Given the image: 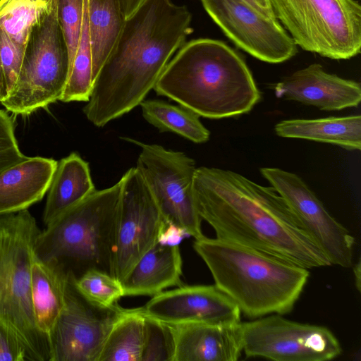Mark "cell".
<instances>
[{
    "instance_id": "obj_1",
    "label": "cell",
    "mask_w": 361,
    "mask_h": 361,
    "mask_svg": "<svg viewBox=\"0 0 361 361\" xmlns=\"http://www.w3.org/2000/svg\"><path fill=\"white\" fill-rule=\"evenodd\" d=\"M193 190L198 214L216 238L307 269L331 265L273 187L232 171L201 166Z\"/></svg>"
},
{
    "instance_id": "obj_2",
    "label": "cell",
    "mask_w": 361,
    "mask_h": 361,
    "mask_svg": "<svg viewBox=\"0 0 361 361\" xmlns=\"http://www.w3.org/2000/svg\"><path fill=\"white\" fill-rule=\"evenodd\" d=\"M187 7L171 0H146L126 18L82 109L88 121L103 127L140 105L192 32Z\"/></svg>"
},
{
    "instance_id": "obj_3",
    "label": "cell",
    "mask_w": 361,
    "mask_h": 361,
    "mask_svg": "<svg viewBox=\"0 0 361 361\" xmlns=\"http://www.w3.org/2000/svg\"><path fill=\"white\" fill-rule=\"evenodd\" d=\"M153 90L209 118L247 113L261 98L240 55L224 42L207 38L183 44Z\"/></svg>"
},
{
    "instance_id": "obj_4",
    "label": "cell",
    "mask_w": 361,
    "mask_h": 361,
    "mask_svg": "<svg viewBox=\"0 0 361 361\" xmlns=\"http://www.w3.org/2000/svg\"><path fill=\"white\" fill-rule=\"evenodd\" d=\"M193 248L214 285L250 319L290 312L310 276L307 269L217 238L195 240Z\"/></svg>"
},
{
    "instance_id": "obj_5",
    "label": "cell",
    "mask_w": 361,
    "mask_h": 361,
    "mask_svg": "<svg viewBox=\"0 0 361 361\" xmlns=\"http://www.w3.org/2000/svg\"><path fill=\"white\" fill-rule=\"evenodd\" d=\"M121 182L95 190L39 233L35 254L76 281L95 269L114 276Z\"/></svg>"
},
{
    "instance_id": "obj_6",
    "label": "cell",
    "mask_w": 361,
    "mask_h": 361,
    "mask_svg": "<svg viewBox=\"0 0 361 361\" xmlns=\"http://www.w3.org/2000/svg\"><path fill=\"white\" fill-rule=\"evenodd\" d=\"M40 231L28 209L0 216V324L30 361H49V341L36 327L31 301L30 265Z\"/></svg>"
},
{
    "instance_id": "obj_7",
    "label": "cell",
    "mask_w": 361,
    "mask_h": 361,
    "mask_svg": "<svg viewBox=\"0 0 361 361\" xmlns=\"http://www.w3.org/2000/svg\"><path fill=\"white\" fill-rule=\"evenodd\" d=\"M70 71L69 54L57 19L56 0L32 26L16 85L1 104L17 115H29L60 100Z\"/></svg>"
},
{
    "instance_id": "obj_8",
    "label": "cell",
    "mask_w": 361,
    "mask_h": 361,
    "mask_svg": "<svg viewBox=\"0 0 361 361\" xmlns=\"http://www.w3.org/2000/svg\"><path fill=\"white\" fill-rule=\"evenodd\" d=\"M274 15L302 49L348 59L361 48V6L355 0H269Z\"/></svg>"
},
{
    "instance_id": "obj_9",
    "label": "cell",
    "mask_w": 361,
    "mask_h": 361,
    "mask_svg": "<svg viewBox=\"0 0 361 361\" xmlns=\"http://www.w3.org/2000/svg\"><path fill=\"white\" fill-rule=\"evenodd\" d=\"M121 138L141 148L135 168L164 221L183 228L195 240L204 238L194 197L195 160L159 145Z\"/></svg>"
},
{
    "instance_id": "obj_10",
    "label": "cell",
    "mask_w": 361,
    "mask_h": 361,
    "mask_svg": "<svg viewBox=\"0 0 361 361\" xmlns=\"http://www.w3.org/2000/svg\"><path fill=\"white\" fill-rule=\"evenodd\" d=\"M243 351L247 357L276 361H324L342 352L326 327L288 320L271 314L241 322Z\"/></svg>"
},
{
    "instance_id": "obj_11",
    "label": "cell",
    "mask_w": 361,
    "mask_h": 361,
    "mask_svg": "<svg viewBox=\"0 0 361 361\" xmlns=\"http://www.w3.org/2000/svg\"><path fill=\"white\" fill-rule=\"evenodd\" d=\"M128 309L97 304L68 281L65 304L49 336V361H98L115 322Z\"/></svg>"
},
{
    "instance_id": "obj_12",
    "label": "cell",
    "mask_w": 361,
    "mask_h": 361,
    "mask_svg": "<svg viewBox=\"0 0 361 361\" xmlns=\"http://www.w3.org/2000/svg\"><path fill=\"white\" fill-rule=\"evenodd\" d=\"M260 172L282 197L306 234L331 265H353L354 238L326 209L322 202L298 175L279 168Z\"/></svg>"
},
{
    "instance_id": "obj_13",
    "label": "cell",
    "mask_w": 361,
    "mask_h": 361,
    "mask_svg": "<svg viewBox=\"0 0 361 361\" xmlns=\"http://www.w3.org/2000/svg\"><path fill=\"white\" fill-rule=\"evenodd\" d=\"M114 277L120 282L135 263L157 242L165 221L135 167L119 180Z\"/></svg>"
},
{
    "instance_id": "obj_14",
    "label": "cell",
    "mask_w": 361,
    "mask_h": 361,
    "mask_svg": "<svg viewBox=\"0 0 361 361\" xmlns=\"http://www.w3.org/2000/svg\"><path fill=\"white\" fill-rule=\"evenodd\" d=\"M210 17L238 47L264 62H284L298 52L277 18L259 13L245 0H201Z\"/></svg>"
},
{
    "instance_id": "obj_15",
    "label": "cell",
    "mask_w": 361,
    "mask_h": 361,
    "mask_svg": "<svg viewBox=\"0 0 361 361\" xmlns=\"http://www.w3.org/2000/svg\"><path fill=\"white\" fill-rule=\"evenodd\" d=\"M141 309L145 314L173 325L241 322L238 305L215 285H182L162 291Z\"/></svg>"
},
{
    "instance_id": "obj_16",
    "label": "cell",
    "mask_w": 361,
    "mask_h": 361,
    "mask_svg": "<svg viewBox=\"0 0 361 361\" xmlns=\"http://www.w3.org/2000/svg\"><path fill=\"white\" fill-rule=\"evenodd\" d=\"M273 88L278 97L324 111L355 107L361 100L358 82L329 73L318 63L311 64L282 78Z\"/></svg>"
},
{
    "instance_id": "obj_17",
    "label": "cell",
    "mask_w": 361,
    "mask_h": 361,
    "mask_svg": "<svg viewBox=\"0 0 361 361\" xmlns=\"http://www.w3.org/2000/svg\"><path fill=\"white\" fill-rule=\"evenodd\" d=\"M172 325L173 361H236L242 355L241 322Z\"/></svg>"
},
{
    "instance_id": "obj_18",
    "label": "cell",
    "mask_w": 361,
    "mask_h": 361,
    "mask_svg": "<svg viewBox=\"0 0 361 361\" xmlns=\"http://www.w3.org/2000/svg\"><path fill=\"white\" fill-rule=\"evenodd\" d=\"M58 161L27 157L0 172V216L28 209L47 192Z\"/></svg>"
},
{
    "instance_id": "obj_19",
    "label": "cell",
    "mask_w": 361,
    "mask_h": 361,
    "mask_svg": "<svg viewBox=\"0 0 361 361\" xmlns=\"http://www.w3.org/2000/svg\"><path fill=\"white\" fill-rule=\"evenodd\" d=\"M183 260L178 246L157 242L132 267L121 285L123 296L155 295L182 286Z\"/></svg>"
},
{
    "instance_id": "obj_20",
    "label": "cell",
    "mask_w": 361,
    "mask_h": 361,
    "mask_svg": "<svg viewBox=\"0 0 361 361\" xmlns=\"http://www.w3.org/2000/svg\"><path fill=\"white\" fill-rule=\"evenodd\" d=\"M68 281L58 267L34 252L30 265L32 312L37 329L47 339L63 308Z\"/></svg>"
},
{
    "instance_id": "obj_21",
    "label": "cell",
    "mask_w": 361,
    "mask_h": 361,
    "mask_svg": "<svg viewBox=\"0 0 361 361\" xmlns=\"http://www.w3.org/2000/svg\"><path fill=\"white\" fill-rule=\"evenodd\" d=\"M95 190L89 164L78 153L72 152L61 159L47 192L43 212L44 225Z\"/></svg>"
},
{
    "instance_id": "obj_22",
    "label": "cell",
    "mask_w": 361,
    "mask_h": 361,
    "mask_svg": "<svg viewBox=\"0 0 361 361\" xmlns=\"http://www.w3.org/2000/svg\"><path fill=\"white\" fill-rule=\"evenodd\" d=\"M277 135L334 144L350 149L361 148L359 115L317 119H289L274 127Z\"/></svg>"
},
{
    "instance_id": "obj_23",
    "label": "cell",
    "mask_w": 361,
    "mask_h": 361,
    "mask_svg": "<svg viewBox=\"0 0 361 361\" xmlns=\"http://www.w3.org/2000/svg\"><path fill=\"white\" fill-rule=\"evenodd\" d=\"M93 81L116 44L126 18L118 0H87Z\"/></svg>"
},
{
    "instance_id": "obj_24",
    "label": "cell",
    "mask_w": 361,
    "mask_h": 361,
    "mask_svg": "<svg viewBox=\"0 0 361 361\" xmlns=\"http://www.w3.org/2000/svg\"><path fill=\"white\" fill-rule=\"evenodd\" d=\"M140 105L143 118L161 133H173L198 144L209 139L200 116L188 108L157 99H144Z\"/></svg>"
},
{
    "instance_id": "obj_25",
    "label": "cell",
    "mask_w": 361,
    "mask_h": 361,
    "mask_svg": "<svg viewBox=\"0 0 361 361\" xmlns=\"http://www.w3.org/2000/svg\"><path fill=\"white\" fill-rule=\"evenodd\" d=\"M144 330L141 307L128 309L112 326L98 361H141Z\"/></svg>"
},
{
    "instance_id": "obj_26",
    "label": "cell",
    "mask_w": 361,
    "mask_h": 361,
    "mask_svg": "<svg viewBox=\"0 0 361 361\" xmlns=\"http://www.w3.org/2000/svg\"><path fill=\"white\" fill-rule=\"evenodd\" d=\"M87 4V0H85L81 35L71 65L68 80L60 99V101L63 102H87L92 92L93 85L92 59Z\"/></svg>"
},
{
    "instance_id": "obj_27",
    "label": "cell",
    "mask_w": 361,
    "mask_h": 361,
    "mask_svg": "<svg viewBox=\"0 0 361 361\" xmlns=\"http://www.w3.org/2000/svg\"><path fill=\"white\" fill-rule=\"evenodd\" d=\"M52 0H0V27L25 50L32 26L48 10Z\"/></svg>"
},
{
    "instance_id": "obj_28",
    "label": "cell",
    "mask_w": 361,
    "mask_h": 361,
    "mask_svg": "<svg viewBox=\"0 0 361 361\" xmlns=\"http://www.w3.org/2000/svg\"><path fill=\"white\" fill-rule=\"evenodd\" d=\"M144 317V343L141 361H173L175 336L173 325L145 314Z\"/></svg>"
},
{
    "instance_id": "obj_29",
    "label": "cell",
    "mask_w": 361,
    "mask_h": 361,
    "mask_svg": "<svg viewBox=\"0 0 361 361\" xmlns=\"http://www.w3.org/2000/svg\"><path fill=\"white\" fill-rule=\"evenodd\" d=\"M78 290L91 301L110 306L123 296L121 283L106 273L92 269L73 281Z\"/></svg>"
},
{
    "instance_id": "obj_30",
    "label": "cell",
    "mask_w": 361,
    "mask_h": 361,
    "mask_svg": "<svg viewBox=\"0 0 361 361\" xmlns=\"http://www.w3.org/2000/svg\"><path fill=\"white\" fill-rule=\"evenodd\" d=\"M85 0H56V13L68 51L70 68L80 40Z\"/></svg>"
},
{
    "instance_id": "obj_31",
    "label": "cell",
    "mask_w": 361,
    "mask_h": 361,
    "mask_svg": "<svg viewBox=\"0 0 361 361\" xmlns=\"http://www.w3.org/2000/svg\"><path fill=\"white\" fill-rule=\"evenodd\" d=\"M24 51L0 27V103L8 97L16 85Z\"/></svg>"
},
{
    "instance_id": "obj_32",
    "label": "cell",
    "mask_w": 361,
    "mask_h": 361,
    "mask_svg": "<svg viewBox=\"0 0 361 361\" xmlns=\"http://www.w3.org/2000/svg\"><path fill=\"white\" fill-rule=\"evenodd\" d=\"M14 133L11 118L0 110V172L27 157L20 151Z\"/></svg>"
},
{
    "instance_id": "obj_33",
    "label": "cell",
    "mask_w": 361,
    "mask_h": 361,
    "mask_svg": "<svg viewBox=\"0 0 361 361\" xmlns=\"http://www.w3.org/2000/svg\"><path fill=\"white\" fill-rule=\"evenodd\" d=\"M0 361H30L28 355L16 336L0 324Z\"/></svg>"
},
{
    "instance_id": "obj_34",
    "label": "cell",
    "mask_w": 361,
    "mask_h": 361,
    "mask_svg": "<svg viewBox=\"0 0 361 361\" xmlns=\"http://www.w3.org/2000/svg\"><path fill=\"white\" fill-rule=\"evenodd\" d=\"M190 235L183 228L165 222L161 228L157 242L162 245L178 246L181 241Z\"/></svg>"
},
{
    "instance_id": "obj_35",
    "label": "cell",
    "mask_w": 361,
    "mask_h": 361,
    "mask_svg": "<svg viewBox=\"0 0 361 361\" xmlns=\"http://www.w3.org/2000/svg\"><path fill=\"white\" fill-rule=\"evenodd\" d=\"M259 13L269 18H276L269 0H245Z\"/></svg>"
},
{
    "instance_id": "obj_36",
    "label": "cell",
    "mask_w": 361,
    "mask_h": 361,
    "mask_svg": "<svg viewBox=\"0 0 361 361\" xmlns=\"http://www.w3.org/2000/svg\"><path fill=\"white\" fill-rule=\"evenodd\" d=\"M126 18L133 15L146 0H118Z\"/></svg>"
},
{
    "instance_id": "obj_37",
    "label": "cell",
    "mask_w": 361,
    "mask_h": 361,
    "mask_svg": "<svg viewBox=\"0 0 361 361\" xmlns=\"http://www.w3.org/2000/svg\"><path fill=\"white\" fill-rule=\"evenodd\" d=\"M360 260L358 261L357 264L354 267V274L355 280V286L357 289L360 291V276H361V269H360Z\"/></svg>"
}]
</instances>
